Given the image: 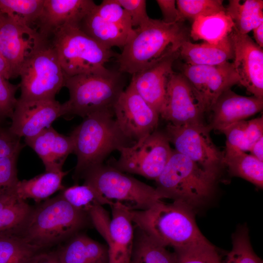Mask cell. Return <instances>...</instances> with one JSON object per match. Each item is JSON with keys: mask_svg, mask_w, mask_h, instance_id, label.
Returning <instances> with one entry per match:
<instances>
[{"mask_svg": "<svg viewBox=\"0 0 263 263\" xmlns=\"http://www.w3.org/2000/svg\"><path fill=\"white\" fill-rule=\"evenodd\" d=\"M19 85L13 84L0 75V123L11 118L18 99L16 94Z\"/></svg>", "mask_w": 263, "mask_h": 263, "instance_id": "38", "label": "cell"}, {"mask_svg": "<svg viewBox=\"0 0 263 263\" xmlns=\"http://www.w3.org/2000/svg\"><path fill=\"white\" fill-rule=\"evenodd\" d=\"M131 213L135 225L166 247L208 241L197 226L195 211L180 202L161 200L145 210L131 209Z\"/></svg>", "mask_w": 263, "mask_h": 263, "instance_id": "3", "label": "cell"}, {"mask_svg": "<svg viewBox=\"0 0 263 263\" xmlns=\"http://www.w3.org/2000/svg\"><path fill=\"white\" fill-rule=\"evenodd\" d=\"M9 128L0 127V158L19 155L23 145Z\"/></svg>", "mask_w": 263, "mask_h": 263, "instance_id": "42", "label": "cell"}, {"mask_svg": "<svg viewBox=\"0 0 263 263\" xmlns=\"http://www.w3.org/2000/svg\"><path fill=\"white\" fill-rule=\"evenodd\" d=\"M60 263H107L108 247L83 234H76L56 251Z\"/></svg>", "mask_w": 263, "mask_h": 263, "instance_id": "25", "label": "cell"}, {"mask_svg": "<svg viewBox=\"0 0 263 263\" xmlns=\"http://www.w3.org/2000/svg\"><path fill=\"white\" fill-rule=\"evenodd\" d=\"M0 75L8 80L13 78L12 72L10 66L0 52Z\"/></svg>", "mask_w": 263, "mask_h": 263, "instance_id": "47", "label": "cell"}, {"mask_svg": "<svg viewBox=\"0 0 263 263\" xmlns=\"http://www.w3.org/2000/svg\"><path fill=\"white\" fill-rule=\"evenodd\" d=\"M19 76L22 100L54 99L66 78L50 41L26 61Z\"/></svg>", "mask_w": 263, "mask_h": 263, "instance_id": "9", "label": "cell"}, {"mask_svg": "<svg viewBox=\"0 0 263 263\" xmlns=\"http://www.w3.org/2000/svg\"><path fill=\"white\" fill-rule=\"evenodd\" d=\"M110 207L111 219L101 205L91 207L87 212L107 243V263H130L134 239L131 209L119 202H114Z\"/></svg>", "mask_w": 263, "mask_h": 263, "instance_id": "11", "label": "cell"}, {"mask_svg": "<svg viewBox=\"0 0 263 263\" xmlns=\"http://www.w3.org/2000/svg\"><path fill=\"white\" fill-rule=\"evenodd\" d=\"M3 14L0 11V19L3 16Z\"/></svg>", "mask_w": 263, "mask_h": 263, "instance_id": "49", "label": "cell"}, {"mask_svg": "<svg viewBox=\"0 0 263 263\" xmlns=\"http://www.w3.org/2000/svg\"><path fill=\"white\" fill-rule=\"evenodd\" d=\"M234 69L239 84L253 96L263 99V50L247 35L234 29L230 34Z\"/></svg>", "mask_w": 263, "mask_h": 263, "instance_id": "17", "label": "cell"}, {"mask_svg": "<svg viewBox=\"0 0 263 263\" xmlns=\"http://www.w3.org/2000/svg\"><path fill=\"white\" fill-rule=\"evenodd\" d=\"M255 43L260 47H263V23L255 28L253 30Z\"/></svg>", "mask_w": 263, "mask_h": 263, "instance_id": "48", "label": "cell"}, {"mask_svg": "<svg viewBox=\"0 0 263 263\" xmlns=\"http://www.w3.org/2000/svg\"><path fill=\"white\" fill-rule=\"evenodd\" d=\"M173 150L164 131L156 130L130 146L118 151V159L108 164L118 170L155 180L168 163Z\"/></svg>", "mask_w": 263, "mask_h": 263, "instance_id": "10", "label": "cell"}, {"mask_svg": "<svg viewBox=\"0 0 263 263\" xmlns=\"http://www.w3.org/2000/svg\"><path fill=\"white\" fill-rule=\"evenodd\" d=\"M81 179L112 203H121L131 209L145 210L163 199L155 188L108 164L90 168Z\"/></svg>", "mask_w": 263, "mask_h": 263, "instance_id": "8", "label": "cell"}, {"mask_svg": "<svg viewBox=\"0 0 263 263\" xmlns=\"http://www.w3.org/2000/svg\"><path fill=\"white\" fill-rule=\"evenodd\" d=\"M232 247L222 263H263L254 252L246 225L239 226L232 236Z\"/></svg>", "mask_w": 263, "mask_h": 263, "instance_id": "36", "label": "cell"}, {"mask_svg": "<svg viewBox=\"0 0 263 263\" xmlns=\"http://www.w3.org/2000/svg\"><path fill=\"white\" fill-rule=\"evenodd\" d=\"M246 133L250 148L255 142L263 136V116L246 121Z\"/></svg>", "mask_w": 263, "mask_h": 263, "instance_id": "44", "label": "cell"}, {"mask_svg": "<svg viewBox=\"0 0 263 263\" xmlns=\"http://www.w3.org/2000/svg\"><path fill=\"white\" fill-rule=\"evenodd\" d=\"M189 34L183 22L167 23L150 18L133 32L118 56L120 73L133 75L179 52Z\"/></svg>", "mask_w": 263, "mask_h": 263, "instance_id": "1", "label": "cell"}, {"mask_svg": "<svg viewBox=\"0 0 263 263\" xmlns=\"http://www.w3.org/2000/svg\"><path fill=\"white\" fill-rule=\"evenodd\" d=\"M113 113L121 131L134 143L157 130L159 113L136 92L131 82L115 103Z\"/></svg>", "mask_w": 263, "mask_h": 263, "instance_id": "14", "label": "cell"}, {"mask_svg": "<svg viewBox=\"0 0 263 263\" xmlns=\"http://www.w3.org/2000/svg\"><path fill=\"white\" fill-rule=\"evenodd\" d=\"M179 52L169 56L132 75L131 83L136 92L158 113L163 106L169 78Z\"/></svg>", "mask_w": 263, "mask_h": 263, "instance_id": "20", "label": "cell"}, {"mask_svg": "<svg viewBox=\"0 0 263 263\" xmlns=\"http://www.w3.org/2000/svg\"><path fill=\"white\" fill-rule=\"evenodd\" d=\"M128 14L133 29L147 22L150 18L146 10L145 0H117Z\"/></svg>", "mask_w": 263, "mask_h": 263, "instance_id": "41", "label": "cell"}, {"mask_svg": "<svg viewBox=\"0 0 263 263\" xmlns=\"http://www.w3.org/2000/svg\"><path fill=\"white\" fill-rule=\"evenodd\" d=\"M130 263H175L173 252L135 225Z\"/></svg>", "mask_w": 263, "mask_h": 263, "instance_id": "30", "label": "cell"}, {"mask_svg": "<svg viewBox=\"0 0 263 263\" xmlns=\"http://www.w3.org/2000/svg\"><path fill=\"white\" fill-rule=\"evenodd\" d=\"M24 139L25 144L42 160L45 171H62L67 157L74 153V144L71 136L58 133L52 126L35 136Z\"/></svg>", "mask_w": 263, "mask_h": 263, "instance_id": "22", "label": "cell"}, {"mask_svg": "<svg viewBox=\"0 0 263 263\" xmlns=\"http://www.w3.org/2000/svg\"><path fill=\"white\" fill-rule=\"evenodd\" d=\"M15 186L0 193V235L18 236L33 209L19 197Z\"/></svg>", "mask_w": 263, "mask_h": 263, "instance_id": "26", "label": "cell"}, {"mask_svg": "<svg viewBox=\"0 0 263 263\" xmlns=\"http://www.w3.org/2000/svg\"><path fill=\"white\" fill-rule=\"evenodd\" d=\"M211 130L204 124L174 126L168 123L164 132L175 150L187 157L205 171L220 176L224 152L213 143Z\"/></svg>", "mask_w": 263, "mask_h": 263, "instance_id": "12", "label": "cell"}, {"mask_svg": "<svg viewBox=\"0 0 263 263\" xmlns=\"http://www.w3.org/2000/svg\"><path fill=\"white\" fill-rule=\"evenodd\" d=\"M223 164L230 175L242 178L263 188V161L241 150L226 147Z\"/></svg>", "mask_w": 263, "mask_h": 263, "instance_id": "28", "label": "cell"}, {"mask_svg": "<svg viewBox=\"0 0 263 263\" xmlns=\"http://www.w3.org/2000/svg\"><path fill=\"white\" fill-rule=\"evenodd\" d=\"M89 220L86 211L75 207L59 194L32 209L18 236L40 250L73 237Z\"/></svg>", "mask_w": 263, "mask_h": 263, "instance_id": "4", "label": "cell"}, {"mask_svg": "<svg viewBox=\"0 0 263 263\" xmlns=\"http://www.w3.org/2000/svg\"><path fill=\"white\" fill-rule=\"evenodd\" d=\"M179 56L185 63L194 65L215 66L233 58V48L230 35L217 44L203 42L193 43L189 40L183 43Z\"/></svg>", "mask_w": 263, "mask_h": 263, "instance_id": "24", "label": "cell"}, {"mask_svg": "<svg viewBox=\"0 0 263 263\" xmlns=\"http://www.w3.org/2000/svg\"><path fill=\"white\" fill-rule=\"evenodd\" d=\"M163 15L162 20L167 23L183 22L177 8L176 7V1L174 0H157Z\"/></svg>", "mask_w": 263, "mask_h": 263, "instance_id": "43", "label": "cell"}, {"mask_svg": "<svg viewBox=\"0 0 263 263\" xmlns=\"http://www.w3.org/2000/svg\"><path fill=\"white\" fill-rule=\"evenodd\" d=\"M39 250L18 236L0 235V263H28Z\"/></svg>", "mask_w": 263, "mask_h": 263, "instance_id": "33", "label": "cell"}, {"mask_svg": "<svg viewBox=\"0 0 263 263\" xmlns=\"http://www.w3.org/2000/svg\"><path fill=\"white\" fill-rule=\"evenodd\" d=\"M263 99L237 94L231 89L224 91L210 111L211 130L221 132L228 126L245 119L262 110Z\"/></svg>", "mask_w": 263, "mask_h": 263, "instance_id": "21", "label": "cell"}, {"mask_svg": "<svg viewBox=\"0 0 263 263\" xmlns=\"http://www.w3.org/2000/svg\"><path fill=\"white\" fill-rule=\"evenodd\" d=\"M49 41L36 29L17 23L4 14L0 19V52L10 66L13 78L19 76L26 61Z\"/></svg>", "mask_w": 263, "mask_h": 263, "instance_id": "15", "label": "cell"}, {"mask_svg": "<svg viewBox=\"0 0 263 263\" xmlns=\"http://www.w3.org/2000/svg\"><path fill=\"white\" fill-rule=\"evenodd\" d=\"M45 0H0V11L13 21L34 29Z\"/></svg>", "mask_w": 263, "mask_h": 263, "instance_id": "32", "label": "cell"}, {"mask_svg": "<svg viewBox=\"0 0 263 263\" xmlns=\"http://www.w3.org/2000/svg\"><path fill=\"white\" fill-rule=\"evenodd\" d=\"M205 108L198 94L181 73L173 72L159 115L174 126L204 124Z\"/></svg>", "mask_w": 263, "mask_h": 263, "instance_id": "13", "label": "cell"}, {"mask_svg": "<svg viewBox=\"0 0 263 263\" xmlns=\"http://www.w3.org/2000/svg\"><path fill=\"white\" fill-rule=\"evenodd\" d=\"M219 178L173 150L155 180V188L162 199L180 202L195 211L210 199Z\"/></svg>", "mask_w": 263, "mask_h": 263, "instance_id": "5", "label": "cell"}, {"mask_svg": "<svg viewBox=\"0 0 263 263\" xmlns=\"http://www.w3.org/2000/svg\"><path fill=\"white\" fill-rule=\"evenodd\" d=\"M95 5L92 0H45L34 28L49 40L56 30L64 26H79Z\"/></svg>", "mask_w": 263, "mask_h": 263, "instance_id": "19", "label": "cell"}, {"mask_svg": "<svg viewBox=\"0 0 263 263\" xmlns=\"http://www.w3.org/2000/svg\"><path fill=\"white\" fill-rule=\"evenodd\" d=\"M70 135L77 158L73 175L75 181L90 168L103 164L113 151L134 143L120 130L113 110L98 111L85 117Z\"/></svg>", "mask_w": 263, "mask_h": 263, "instance_id": "2", "label": "cell"}, {"mask_svg": "<svg viewBox=\"0 0 263 263\" xmlns=\"http://www.w3.org/2000/svg\"><path fill=\"white\" fill-rule=\"evenodd\" d=\"M120 72L106 74H84L66 76L65 87L69 98L62 104L63 116L82 117L113 106L124 90Z\"/></svg>", "mask_w": 263, "mask_h": 263, "instance_id": "6", "label": "cell"}, {"mask_svg": "<svg viewBox=\"0 0 263 263\" xmlns=\"http://www.w3.org/2000/svg\"><path fill=\"white\" fill-rule=\"evenodd\" d=\"M18 155L0 158V193L15 187L19 181L17 169Z\"/></svg>", "mask_w": 263, "mask_h": 263, "instance_id": "40", "label": "cell"}, {"mask_svg": "<svg viewBox=\"0 0 263 263\" xmlns=\"http://www.w3.org/2000/svg\"><path fill=\"white\" fill-rule=\"evenodd\" d=\"M63 116L62 104L54 99L22 100L18 101L11 117L9 129L16 136L31 138L51 126L52 123Z\"/></svg>", "mask_w": 263, "mask_h": 263, "instance_id": "18", "label": "cell"}, {"mask_svg": "<svg viewBox=\"0 0 263 263\" xmlns=\"http://www.w3.org/2000/svg\"><path fill=\"white\" fill-rule=\"evenodd\" d=\"M181 73L199 96L206 111L209 112L219 96L234 85L239 79L232 63L215 65H194L184 63Z\"/></svg>", "mask_w": 263, "mask_h": 263, "instance_id": "16", "label": "cell"}, {"mask_svg": "<svg viewBox=\"0 0 263 263\" xmlns=\"http://www.w3.org/2000/svg\"><path fill=\"white\" fill-rule=\"evenodd\" d=\"M246 121L243 120L233 124L223 129L221 132L226 138V147L249 151L250 146L246 133Z\"/></svg>", "mask_w": 263, "mask_h": 263, "instance_id": "39", "label": "cell"}, {"mask_svg": "<svg viewBox=\"0 0 263 263\" xmlns=\"http://www.w3.org/2000/svg\"><path fill=\"white\" fill-rule=\"evenodd\" d=\"M28 263H60L56 251L38 252Z\"/></svg>", "mask_w": 263, "mask_h": 263, "instance_id": "45", "label": "cell"}, {"mask_svg": "<svg viewBox=\"0 0 263 263\" xmlns=\"http://www.w3.org/2000/svg\"><path fill=\"white\" fill-rule=\"evenodd\" d=\"M175 263H222L218 249L208 241L173 248Z\"/></svg>", "mask_w": 263, "mask_h": 263, "instance_id": "34", "label": "cell"}, {"mask_svg": "<svg viewBox=\"0 0 263 263\" xmlns=\"http://www.w3.org/2000/svg\"><path fill=\"white\" fill-rule=\"evenodd\" d=\"M234 29L233 22L226 11L193 20L189 36L194 40L217 44L227 38Z\"/></svg>", "mask_w": 263, "mask_h": 263, "instance_id": "27", "label": "cell"}, {"mask_svg": "<svg viewBox=\"0 0 263 263\" xmlns=\"http://www.w3.org/2000/svg\"><path fill=\"white\" fill-rule=\"evenodd\" d=\"M182 22L193 20L199 16L213 15L226 11L220 0H177L176 1Z\"/></svg>", "mask_w": 263, "mask_h": 263, "instance_id": "37", "label": "cell"}, {"mask_svg": "<svg viewBox=\"0 0 263 263\" xmlns=\"http://www.w3.org/2000/svg\"><path fill=\"white\" fill-rule=\"evenodd\" d=\"M249 151L251 155L263 161V136L251 146Z\"/></svg>", "mask_w": 263, "mask_h": 263, "instance_id": "46", "label": "cell"}, {"mask_svg": "<svg viewBox=\"0 0 263 263\" xmlns=\"http://www.w3.org/2000/svg\"><path fill=\"white\" fill-rule=\"evenodd\" d=\"M60 194L72 206L86 212L94 205H109L110 206L113 203L106 199L93 187L84 183L64 188Z\"/></svg>", "mask_w": 263, "mask_h": 263, "instance_id": "35", "label": "cell"}, {"mask_svg": "<svg viewBox=\"0 0 263 263\" xmlns=\"http://www.w3.org/2000/svg\"><path fill=\"white\" fill-rule=\"evenodd\" d=\"M51 39L66 76L110 71L105 64L113 56L112 49L89 36L78 25H66L58 29Z\"/></svg>", "mask_w": 263, "mask_h": 263, "instance_id": "7", "label": "cell"}, {"mask_svg": "<svg viewBox=\"0 0 263 263\" xmlns=\"http://www.w3.org/2000/svg\"><path fill=\"white\" fill-rule=\"evenodd\" d=\"M226 12L232 19L234 29L242 35L263 23V1L246 0L242 3L239 0H229Z\"/></svg>", "mask_w": 263, "mask_h": 263, "instance_id": "31", "label": "cell"}, {"mask_svg": "<svg viewBox=\"0 0 263 263\" xmlns=\"http://www.w3.org/2000/svg\"><path fill=\"white\" fill-rule=\"evenodd\" d=\"M68 172L63 170L45 171L29 180H19L15 191L19 197L24 200L32 199L36 202L40 201L65 188L62 181Z\"/></svg>", "mask_w": 263, "mask_h": 263, "instance_id": "29", "label": "cell"}, {"mask_svg": "<svg viewBox=\"0 0 263 263\" xmlns=\"http://www.w3.org/2000/svg\"><path fill=\"white\" fill-rule=\"evenodd\" d=\"M93 9L82 20L80 28L107 48H123L133 32L131 23L97 13Z\"/></svg>", "mask_w": 263, "mask_h": 263, "instance_id": "23", "label": "cell"}]
</instances>
